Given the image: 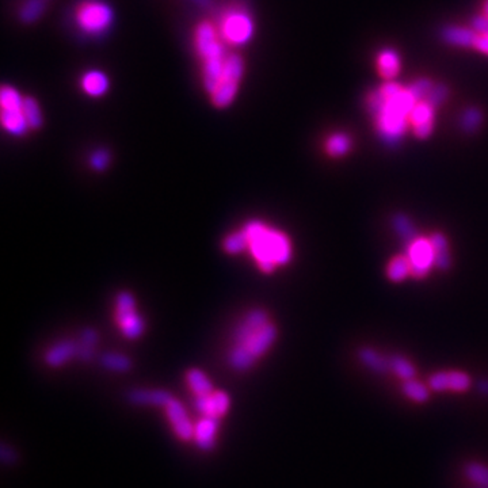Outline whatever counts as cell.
Segmentation results:
<instances>
[{
  "label": "cell",
  "instance_id": "8d00e7d4",
  "mask_svg": "<svg viewBox=\"0 0 488 488\" xmlns=\"http://www.w3.org/2000/svg\"><path fill=\"white\" fill-rule=\"evenodd\" d=\"M476 32L475 30H468L462 28H451L445 32V38L451 43L454 45H461V46H472L474 38Z\"/></svg>",
  "mask_w": 488,
  "mask_h": 488
},
{
  "label": "cell",
  "instance_id": "74e56055",
  "mask_svg": "<svg viewBox=\"0 0 488 488\" xmlns=\"http://www.w3.org/2000/svg\"><path fill=\"white\" fill-rule=\"evenodd\" d=\"M482 122V114L476 109L467 110L461 118V126L465 132H476Z\"/></svg>",
  "mask_w": 488,
  "mask_h": 488
},
{
  "label": "cell",
  "instance_id": "44dd1931",
  "mask_svg": "<svg viewBox=\"0 0 488 488\" xmlns=\"http://www.w3.org/2000/svg\"><path fill=\"white\" fill-rule=\"evenodd\" d=\"M0 117H1L3 128L14 136H23L29 129V124L25 118L22 109H15V110L1 109Z\"/></svg>",
  "mask_w": 488,
  "mask_h": 488
},
{
  "label": "cell",
  "instance_id": "5bb4252c",
  "mask_svg": "<svg viewBox=\"0 0 488 488\" xmlns=\"http://www.w3.org/2000/svg\"><path fill=\"white\" fill-rule=\"evenodd\" d=\"M275 339H277V329L270 322L261 330H258L255 334H253L244 343H240V344L244 346L254 355L255 360H260L270 350V347L273 346Z\"/></svg>",
  "mask_w": 488,
  "mask_h": 488
},
{
  "label": "cell",
  "instance_id": "b9f144b4",
  "mask_svg": "<svg viewBox=\"0 0 488 488\" xmlns=\"http://www.w3.org/2000/svg\"><path fill=\"white\" fill-rule=\"evenodd\" d=\"M472 46L475 49L488 55V35H483V33H478L476 32L474 42H472Z\"/></svg>",
  "mask_w": 488,
  "mask_h": 488
},
{
  "label": "cell",
  "instance_id": "7c38bea8",
  "mask_svg": "<svg viewBox=\"0 0 488 488\" xmlns=\"http://www.w3.org/2000/svg\"><path fill=\"white\" fill-rule=\"evenodd\" d=\"M197 411L202 413L204 416L212 418H223L229 411L231 407V398L224 391H213L205 396H195L194 403Z\"/></svg>",
  "mask_w": 488,
  "mask_h": 488
},
{
  "label": "cell",
  "instance_id": "836d02e7",
  "mask_svg": "<svg viewBox=\"0 0 488 488\" xmlns=\"http://www.w3.org/2000/svg\"><path fill=\"white\" fill-rule=\"evenodd\" d=\"M22 110H23L25 118H26L30 129H36L37 130L42 126L43 117H42V113H41V109H39L37 101L33 97H26L25 98Z\"/></svg>",
  "mask_w": 488,
  "mask_h": 488
},
{
  "label": "cell",
  "instance_id": "ee69618b",
  "mask_svg": "<svg viewBox=\"0 0 488 488\" xmlns=\"http://www.w3.org/2000/svg\"><path fill=\"white\" fill-rule=\"evenodd\" d=\"M479 388H480V392L488 395V381H482L480 385H479Z\"/></svg>",
  "mask_w": 488,
  "mask_h": 488
},
{
  "label": "cell",
  "instance_id": "7a4b0ae2",
  "mask_svg": "<svg viewBox=\"0 0 488 488\" xmlns=\"http://www.w3.org/2000/svg\"><path fill=\"white\" fill-rule=\"evenodd\" d=\"M243 229L248 236V251L263 273H273L278 266L291 262L292 243L284 232L257 220L247 223Z\"/></svg>",
  "mask_w": 488,
  "mask_h": 488
},
{
  "label": "cell",
  "instance_id": "5b68a950",
  "mask_svg": "<svg viewBox=\"0 0 488 488\" xmlns=\"http://www.w3.org/2000/svg\"><path fill=\"white\" fill-rule=\"evenodd\" d=\"M220 36L226 43L240 46L254 36V21L244 10H231L222 19Z\"/></svg>",
  "mask_w": 488,
  "mask_h": 488
},
{
  "label": "cell",
  "instance_id": "e0dca14e",
  "mask_svg": "<svg viewBox=\"0 0 488 488\" xmlns=\"http://www.w3.org/2000/svg\"><path fill=\"white\" fill-rule=\"evenodd\" d=\"M77 350L79 343L74 340H61L45 353V362L50 368H60L77 357Z\"/></svg>",
  "mask_w": 488,
  "mask_h": 488
},
{
  "label": "cell",
  "instance_id": "ba28073f",
  "mask_svg": "<svg viewBox=\"0 0 488 488\" xmlns=\"http://www.w3.org/2000/svg\"><path fill=\"white\" fill-rule=\"evenodd\" d=\"M222 39L223 38L217 32L216 26L209 21H204L197 26L194 41L197 53L202 61L226 56Z\"/></svg>",
  "mask_w": 488,
  "mask_h": 488
},
{
  "label": "cell",
  "instance_id": "3957f363",
  "mask_svg": "<svg viewBox=\"0 0 488 488\" xmlns=\"http://www.w3.org/2000/svg\"><path fill=\"white\" fill-rule=\"evenodd\" d=\"M76 23L86 35L105 33L113 23L112 7L102 0H86L76 10Z\"/></svg>",
  "mask_w": 488,
  "mask_h": 488
},
{
  "label": "cell",
  "instance_id": "d6a6232c",
  "mask_svg": "<svg viewBox=\"0 0 488 488\" xmlns=\"http://www.w3.org/2000/svg\"><path fill=\"white\" fill-rule=\"evenodd\" d=\"M403 393L410 400L416 402V403H424L429 400V396H430L429 388L415 378L407 380L403 382Z\"/></svg>",
  "mask_w": 488,
  "mask_h": 488
},
{
  "label": "cell",
  "instance_id": "d4e9b609",
  "mask_svg": "<svg viewBox=\"0 0 488 488\" xmlns=\"http://www.w3.org/2000/svg\"><path fill=\"white\" fill-rule=\"evenodd\" d=\"M430 240L436 251V267L440 270H448L451 267V258L447 236L441 232H436L430 236Z\"/></svg>",
  "mask_w": 488,
  "mask_h": 488
},
{
  "label": "cell",
  "instance_id": "e575fe53",
  "mask_svg": "<svg viewBox=\"0 0 488 488\" xmlns=\"http://www.w3.org/2000/svg\"><path fill=\"white\" fill-rule=\"evenodd\" d=\"M45 11L43 0H26L19 11V18L23 23H35Z\"/></svg>",
  "mask_w": 488,
  "mask_h": 488
},
{
  "label": "cell",
  "instance_id": "f1b7e54d",
  "mask_svg": "<svg viewBox=\"0 0 488 488\" xmlns=\"http://www.w3.org/2000/svg\"><path fill=\"white\" fill-rule=\"evenodd\" d=\"M248 236L246 233V231H237L233 233H229L223 242V248L226 254L231 255H237L246 250H248Z\"/></svg>",
  "mask_w": 488,
  "mask_h": 488
},
{
  "label": "cell",
  "instance_id": "ffe728a7",
  "mask_svg": "<svg viewBox=\"0 0 488 488\" xmlns=\"http://www.w3.org/2000/svg\"><path fill=\"white\" fill-rule=\"evenodd\" d=\"M377 70L381 77L385 80H392L400 72V57L392 49H385L377 56Z\"/></svg>",
  "mask_w": 488,
  "mask_h": 488
},
{
  "label": "cell",
  "instance_id": "f6af8a7d",
  "mask_svg": "<svg viewBox=\"0 0 488 488\" xmlns=\"http://www.w3.org/2000/svg\"><path fill=\"white\" fill-rule=\"evenodd\" d=\"M483 15L488 17V0H486V3L483 6Z\"/></svg>",
  "mask_w": 488,
  "mask_h": 488
},
{
  "label": "cell",
  "instance_id": "ab89813d",
  "mask_svg": "<svg viewBox=\"0 0 488 488\" xmlns=\"http://www.w3.org/2000/svg\"><path fill=\"white\" fill-rule=\"evenodd\" d=\"M98 342V333L92 329H87L81 333L80 335V343L79 346L81 347H90V349H94V346L97 344Z\"/></svg>",
  "mask_w": 488,
  "mask_h": 488
},
{
  "label": "cell",
  "instance_id": "8fae6325",
  "mask_svg": "<svg viewBox=\"0 0 488 488\" xmlns=\"http://www.w3.org/2000/svg\"><path fill=\"white\" fill-rule=\"evenodd\" d=\"M220 419L212 416H202L194 424V437L197 448L202 451H212L216 448L217 434L220 429Z\"/></svg>",
  "mask_w": 488,
  "mask_h": 488
},
{
  "label": "cell",
  "instance_id": "4dcf8cb0",
  "mask_svg": "<svg viewBox=\"0 0 488 488\" xmlns=\"http://www.w3.org/2000/svg\"><path fill=\"white\" fill-rule=\"evenodd\" d=\"M389 367H391V372H393L403 381L415 378V375H416L415 367L403 355H398V354L391 355L389 357Z\"/></svg>",
  "mask_w": 488,
  "mask_h": 488
},
{
  "label": "cell",
  "instance_id": "4fadbf2b",
  "mask_svg": "<svg viewBox=\"0 0 488 488\" xmlns=\"http://www.w3.org/2000/svg\"><path fill=\"white\" fill-rule=\"evenodd\" d=\"M434 109L436 106L427 99H420L413 108L410 125L413 135L418 139H427L434 129Z\"/></svg>",
  "mask_w": 488,
  "mask_h": 488
},
{
  "label": "cell",
  "instance_id": "8992f818",
  "mask_svg": "<svg viewBox=\"0 0 488 488\" xmlns=\"http://www.w3.org/2000/svg\"><path fill=\"white\" fill-rule=\"evenodd\" d=\"M115 319L128 339H137L144 333V320L136 311V301L129 292H121L115 302Z\"/></svg>",
  "mask_w": 488,
  "mask_h": 488
},
{
  "label": "cell",
  "instance_id": "d590c367",
  "mask_svg": "<svg viewBox=\"0 0 488 488\" xmlns=\"http://www.w3.org/2000/svg\"><path fill=\"white\" fill-rule=\"evenodd\" d=\"M465 475L476 488H488V467L480 462H471L465 468Z\"/></svg>",
  "mask_w": 488,
  "mask_h": 488
},
{
  "label": "cell",
  "instance_id": "9a60e30c",
  "mask_svg": "<svg viewBox=\"0 0 488 488\" xmlns=\"http://www.w3.org/2000/svg\"><path fill=\"white\" fill-rule=\"evenodd\" d=\"M267 323H270V320H269V313L264 309H261V308L251 309L246 315L243 322L237 326L235 335H233L235 342L237 344L244 343L247 339L250 338L253 334H255L258 330H261Z\"/></svg>",
  "mask_w": 488,
  "mask_h": 488
},
{
  "label": "cell",
  "instance_id": "277c9868",
  "mask_svg": "<svg viewBox=\"0 0 488 488\" xmlns=\"http://www.w3.org/2000/svg\"><path fill=\"white\" fill-rule=\"evenodd\" d=\"M244 74V61L239 55H226V63H224V71L223 76L215 88V91L211 94L212 104L217 109H226L228 108L239 90V83Z\"/></svg>",
  "mask_w": 488,
  "mask_h": 488
},
{
  "label": "cell",
  "instance_id": "2e32d148",
  "mask_svg": "<svg viewBox=\"0 0 488 488\" xmlns=\"http://www.w3.org/2000/svg\"><path fill=\"white\" fill-rule=\"evenodd\" d=\"M174 396L166 389H133L128 395V400L135 406L162 407L164 409Z\"/></svg>",
  "mask_w": 488,
  "mask_h": 488
},
{
  "label": "cell",
  "instance_id": "52a82bcc",
  "mask_svg": "<svg viewBox=\"0 0 488 488\" xmlns=\"http://www.w3.org/2000/svg\"><path fill=\"white\" fill-rule=\"evenodd\" d=\"M407 257L411 262L413 277H426L436 266V251L430 237H415L407 244Z\"/></svg>",
  "mask_w": 488,
  "mask_h": 488
},
{
  "label": "cell",
  "instance_id": "f35d334b",
  "mask_svg": "<svg viewBox=\"0 0 488 488\" xmlns=\"http://www.w3.org/2000/svg\"><path fill=\"white\" fill-rule=\"evenodd\" d=\"M110 164V152L108 150H97L90 156V166L95 171H105Z\"/></svg>",
  "mask_w": 488,
  "mask_h": 488
},
{
  "label": "cell",
  "instance_id": "1f68e13d",
  "mask_svg": "<svg viewBox=\"0 0 488 488\" xmlns=\"http://www.w3.org/2000/svg\"><path fill=\"white\" fill-rule=\"evenodd\" d=\"M25 98L11 86H3L0 91V106L4 110H15L23 108Z\"/></svg>",
  "mask_w": 488,
  "mask_h": 488
},
{
  "label": "cell",
  "instance_id": "603a6c76",
  "mask_svg": "<svg viewBox=\"0 0 488 488\" xmlns=\"http://www.w3.org/2000/svg\"><path fill=\"white\" fill-rule=\"evenodd\" d=\"M186 382L195 396H205L215 391L209 377L198 368L188 369L186 373Z\"/></svg>",
  "mask_w": 488,
  "mask_h": 488
},
{
  "label": "cell",
  "instance_id": "83f0119b",
  "mask_svg": "<svg viewBox=\"0 0 488 488\" xmlns=\"http://www.w3.org/2000/svg\"><path fill=\"white\" fill-rule=\"evenodd\" d=\"M351 139L346 133H334L326 141V152L333 157H342L351 150Z\"/></svg>",
  "mask_w": 488,
  "mask_h": 488
},
{
  "label": "cell",
  "instance_id": "9c48e42d",
  "mask_svg": "<svg viewBox=\"0 0 488 488\" xmlns=\"http://www.w3.org/2000/svg\"><path fill=\"white\" fill-rule=\"evenodd\" d=\"M164 411L177 438L184 442L191 441L194 437V423L191 422L184 404L178 399L173 398L164 407Z\"/></svg>",
  "mask_w": 488,
  "mask_h": 488
},
{
  "label": "cell",
  "instance_id": "484cf974",
  "mask_svg": "<svg viewBox=\"0 0 488 488\" xmlns=\"http://www.w3.org/2000/svg\"><path fill=\"white\" fill-rule=\"evenodd\" d=\"M229 365L239 372H246L251 369L258 360L254 358V355L242 344H236L231 353H229Z\"/></svg>",
  "mask_w": 488,
  "mask_h": 488
},
{
  "label": "cell",
  "instance_id": "cb8c5ba5",
  "mask_svg": "<svg viewBox=\"0 0 488 488\" xmlns=\"http://www.w3.org/2000/svg\"><path fill=\"white\" fill-rule=\"evenodd\" d=\"M409 275H413V269L407 254L393 257L389 261L387 266V277L389 281L398 284L404 281Z\"/></svg>",
  "mask_w": 488,
  "mask_h": 488
},
{
  "label": "cell",
  "instance_id": "d6986e66",
  "mask_svg": "<svg viewBox=\"0 0 488 488\" xmlns=\"http://www.w3.org/2000/svg\"><path fill=\"white\" fill-rule=\"evenodd\" d=\"M226 57V56L204 60L202 79H204V87L209 94H212L215 91V88L217 87V84L223 76Z\"/></svg>",
  "mask_w": 488,
  "mask_h": 488
},
{
  "label": "cell",
  "instance_id": "60d3db41",
  "mask_svg": "<svg viewBox=\"0 0 488 488\" xmlns=\"http://www.w3.org/2000/svg\"><path fill=\"white\" fill-rule=\"evenodd\" d=\"M0 457H1V462L6 465H12L18 460L17 451H14L11 447H8L6 442H3L0 447Z\"/></svg>",
  "mask_w": 488,
  "mask_h": 488
},
{
  "label": "cell",
  "instance_id": "ac0fdd59",
  "mask_svg": "<svg viewBox=\"0 0 488 488\" xmlns=\"http://www.w3.org/2000/svg\"><path fill=\"white\" fill-rule=\"evenodd\" d=\"M80 86L87 95L92 98H99L108 92L110 87V80L106 74L94 70L83 75L80 80Z\"/></svg>",
  "mask_w": 488,
  "mask_h": 488
},
{
  "label": "cell",
  "instance_id": "6da1fadb",
  "mask_svg": "<svg viewBox=\"0 0 488 488\" xmlns=\"http://www.w3.org/2000/svg\"><path fill=\"white\" fill-rule=\"evenodd\" d=\"M420 101L413 87L388 81L368 97V109L375 117V129L382 143L393 147L410 125L415 105Z\"/></svg>",
  "mask_w": 488,
  "mask_h": 488
},
{
  "label": "cell",
  "instance_id": "4316f807",
  "mask_svg": "<svg viewBox=\"0 0 488 488\" xmlns=\"http://www.w3.org/2000/svg\"><path fill=\"white\" fill-rule=\"evenodd\" d=\"M392 226H393L395 232L398 233V236L400 237V240H403L406 243V246L410 244L415 237H418L416 229H415L411 219L404 213H398L393 216Z\"/></svg>",
  "mask_w": 488,
  "mask_h": 488
},
{
  "label": "cell",
  "instance_id": "30bf717a",
  "mask_svg": "<svg viewBox=\"0 0 488 488\" xmlns=\"http://www.w3.org/2000/svg\"><path fill=\"white\" fill-rule=\"evenodd\" d=\"M469 375L460 371H445L430 375L429 387L436 392H465L471 388Z\"/></svg>",
  "mask_w": 488,
  "mask_h": 488
},
{
  "label": "cell",
  "instance_id": "7bdbcfd3",
  "mask_svg": "<svg viewBox=\"0 0 488 488\" xmlns=\"http://www.w3.org/2000/svg\"><path fill=\"white\" fill-rule=\"evenodd\" d=\"M191 1H194V3H197L199 7H204V8H209V7H212V0H191Z\"/></svg>",
  "mask_w": 488,
  "mask_h": 488
},
{
  "label": "cell",
  "instance_id": "f546056e",
  "mask_svg": "<svg viewBox=\"0 0 488 488\" xmlns=\"http://www.w3.org/2000/svg\"><path fill=\"white\" fill-rule=\"evenodd\" d=\"M101 364L112 372L117 373H125L129 372L132 369V361L124 355V354H118V353H106L101 357Z\"/></svg>",
  "mask_w": 488,
  "mask_h": 488
},
{
  "label": "cell",
  "instance_id": "7402d4cb",
  "mask_svg": "<svg viewBox=\"0 0 488 488\" xmlns=\"http://www.w3.org/2000/svg\"><path fill=\"white\" fill-rule=\"evenodd\" d=\"M358 358L365 365L368 369H371L375 373H387L391 372L389 367V357H385L375 351V349L371 347H364L358 351Z\"/></svg>",
  "mask_w": 488,
  "mask_h": 488
}]
</instances>
